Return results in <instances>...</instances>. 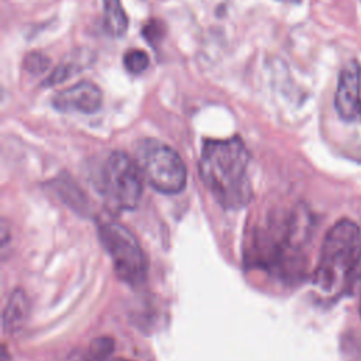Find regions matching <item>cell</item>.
I'll use <instances>...</instances> for the list:
<instances>
[{"label":"cell","mask_w":361,"mask_h":361,"mask_svg":"<svg viewBox=\"0 0 361 361\" xmlns=\"http://www.w3.org/2000/svg\"><path fill=\"white\" fill-rule=\"evenodd\" d=\"M248 165L250 154L240 137L203 142L200 178L223 207L240 209L250 202L252 188Z\"/></svg>","instance_id":"cell-1"},{"label":"cell","mask_w":361,"mask_h":361,"mask_svg":"<svg viewBox=\"0 0 361 361\" xmlns=\"http://www.w3.org/2000/svg\"><path fill=\"white\" fill-rule=\"evenodd\" d=\"M52 106L63 113L79 111L92 114L102 106V90L93 82L82 80L58 92L52 97Z\"/></svg>","instance_id":"cell-8"},{"label":"cell","mask_w":361,"mask_h":361,"mask_svg":"<svg viewBox=\"0 0 361 361\" xmlns=\"http://www.w3.org/2000/svg\"><path fill=\"white\" fill-rule=\"evenodd\" d=\"M298 214L275 226L258 247V261L286 275H296L303 268L306 228Z\"/></svg>","instance_id":"cell-5"},{"label":"cell","mask_w":361,"mask_h":361,"mask_svg":"<svg viewBox=\"0 0 361 361\" xmlns=\"http://www.w3.org/2000/svg\"><path fill=\"white\" fill-rule=\"evenodd\" d=\"M128 20L121 6V0H103V28L110 37H123L127 31Z\"/></svg>","instance_id":"cell-9"},{"label":"cell","mask_w":361,"mask_h":361,"mask_svg":"<svg viewBox=\"0 0 361 361\" xmlns=\"http://www.w3.org/2000/svg\"><path fill=\"white\" fill-rule=\"evenodd\" d=\"M361 279V230L351 220L337 221L326 234L314 283L329 293H345Z\"/></svg>","instance_id":"cell-2"},{"label":"cell","mask_w":361,"mask_h":361,"mask_svg":"<svg viewBox=\"0 0 361 361\" xmlns=\"http://www.w3.org/2000/svg\"><path fill=\"white\" fill-rule=\"evenodd\" d=\"M123 63H124L126 69L130 73L138 75V73H142L148 68L149 58H148L145 51L138 49V48H133V49H130L124 54Z\"/></svg>","instance_id":"cell-12"},{"label":"cell","mask_w":361,"mask_h":361,"mask_svg":"<svg viewBox=\"0 0 361 361\" xmlns=\"http://www.w3.org/2000/svg\"><path fill=\"white\" fill-rule=\"evenodd\" d=\"M142 35L152 47H157L165 37V25L159 20H149L142 28Z\"/></svg>","instance_id":"cell-13"},{"label":"cell","mask_w":361,"mask_h":361,"mask_svg":"<svg viewBox=\"0 0 361 361\" xmlns=\"http://www.w3.org/2000/svg\"><path fill=\"white\" fill-rule=\"evenodd\" d=\"M80 59H83V56H82ZM80 59H79V61H75V59H72V58H71V59H65L58 68H55V69L52 71V73L47 78V80L44 82V85H47V86L56 85V83L63 82L65 79H68V78L76 75L78 72H80V71L83 69L82 66L86 65V63H82Z\"/></svg>","instance_id":"cell-11"},{"label":"cell","mask_w":361,"mask_h":361,"mask_svg":"<svg viewBox=\"0 0 361 361\" xmlns=\"http://www.w3.org/2000/svg\"><path fill=\"white\" fill-rule=\"evenodd\" d=\"M354 159L358 161V162H361V145H358V147L355 148V151H354Z\"/></svg>","instance_id":"cell-15"},{"label":"cell","mask_w":361,"mask_h":361,"mask_svg":"<svg viewBox=\"0 0 361 361\" xmlns=\"http://www.w3.org/2000/svg\"><path fill=\"white\" fill-rule=\"evenodd\" d=\"M25 313H27V298L24 296V293L17 290L10 298L6 312H4L6 326H11V329H16L24 320Z\"/></svg>","instance_id":"cell-10"},{"label":"cell","mask_w":361,"mask_h":361,"mask_svg":"<svg viewBox=\"0 0 361 361\" xmlns=\"http://www.w3.org/2000/svg\"><path fill=\"white\" fill-rule=\"evenodd\" d=\"M117 361H128V360H117Z\"/></svg>","instance_id":"cell-16"},{"label":"cell","mask_w":361,"mask_h":361,"mask_svg":"<svg viewBox=\"0 0 361 361\" xmlns=\"http://www.w3.org/2000/svg\"><path fill=\"white\" fill-rule=\"evenodd\" d=\"M334 106L343 120L361 121V66L357 61H350L341 69Z\"/></svg>","instance_id":"cell-7"},{"label":"cell","mask_w":361,"mask_h":361,"mask_svg":"<svg viewBox=\"0 0 361 361\" xmlns=\"http://www.w3.org/2000/svg\"><path fill=\"white\" fill-rule=\"evenodd\" d=\"M99 235L117 276L128 285H140L147 275V258L135 237L118 223H103Z\"/></svg>","instance_id":"cell-6"},{"label":"cell","mask_w":361,"mask_h":361,"mask_svg":"<svg viewBox=\"0 0 361 361\" xmlns=\"http://www.w3.org/2000/svg\"><path fill=\"white\" fill-rule=\"evenodd\" d=\"M48 63H49L48 58H45L39 54H31L27 56L24 65H25V69L30 71L31 73H39L48 66Z\"/></svg>","instance_id":"cell-14"},{"label":"cell","mask_w":361,"mask_h":361,"mask_svg":"<svg viewBox=\"0 0 361 361\" xmlns=\"http://www.w3.org/2000/svg\"><path fill=\"white\" fill-rule=\"evenodd\" d=\"M360 312H361V302H360Z\"/></svg>","instance_id":"cell-17"},{"label":"cell","mask_w":361,"mask_h":361,"mask_svg":"<svg viewBox=\"0 0 361 361\" xmlns=\"http://www.w3.org/2000/svg\"><path fill=\"white\" fill-rule=\"evenodd\" d=\"M137 164L147 182L165 195L179 193L186 183V166L179 154L158 140H144L137 148Z\"/></svg>","instance_id":"cell-4"},{"label":"cell","mask_w":361,"mask_h":361,"mask_svg":"<svg viewBox=\"0 0 361 361\" xmlns=\"http://www.w3.org/2000/svg\"><path fill=\"white\" fill-rule=\"evenodd\" d=\"M142 178L137 161L116 151L107 157L102 166L99 190L114 209L133 210L142 195Z\"/></svg>","instance_id":"cell-3"}]
</instances>
